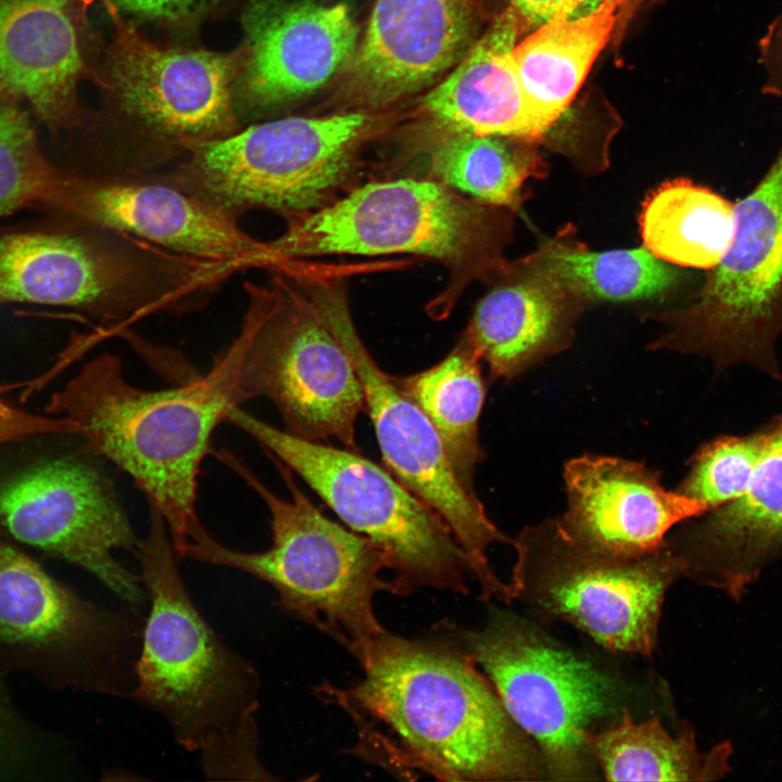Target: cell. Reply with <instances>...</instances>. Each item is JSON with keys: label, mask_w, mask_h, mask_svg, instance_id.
<instances>
[{"label": "cell", "mask_w": 782, "mask_h": 782, "mask_svg": "<svg viewBox=\"0 0 782 782\" xmlns=\"http://www.w3.org/2000/svg\"><path fill=\"white\" fill-rule=\"evenodd\" d=\"M354 656L363 678L320 691L367 732L363 745L374 746L384 766L442 781L548 780L537 744L477 666L444 639L384 630Z\"/></svg>", "instance_id": "6da1fadb"}, {"label": "cell", "mask_w": 782, "mask_h": 782, "mask_svg": "<svg viewBox=\"0 0 782 782\" xmlns=\"http://www.w3.org/2000/svg\"><path fill=\"white\" fill-rule=\"evenodd\" d=\"M251 333L244 315L232 343L204 375L162 390L129 383L121 358L104 353L86 363L47 405L71 422L85 450L115 464L163 517L176 556L193 529L198 475L214 429L243 403L240 373Z\"/></svg>", "instance_id": "7a4b0ae2"}, {"label": "cell", "mask_w": 782, "mask_h": 782, "mask_svg": "<svg viewBox=\"0 0 782 782\" xmlns=\"http://www.w3.org/2000/svg\"><path fill=\"white\" fill-rule=\"evenodd\" d=\"M136 552L151 608L131 696L161 714L182 747L202 753L207 778L244 775L260 764L258 673L197 609L176 566L167 526L152 506L148 534Z\"/></svg>", "instance_id": "3957f363"}, {"label": "cell", "mask_w": 782, "mask_h": 782, "mask_svg": "<svg viewBox=\"0 0 782 782\" xmlns=\"http://www.w3.org/2000/svg\"><path fill=\"white\" fill-rule=\"evenodd\" d=\"M505 207L458 193L432 179L403 176L352 188L326 206L287 218L267 241L277 264L326 255L415 254L450 272L428 312L444 317L475 279L502 268Z\"/></svg>", "instance_id": "277c9868"}, {"label": "cell", "mask_w": 782, "mask_h": 782, "mask_svg": "<svg viewBox=\"0 0 782 782\" xmlns=\"http://www.w3.org/2000/svg\"><path fill=\"white\" fill-rule=\"evenodd\" d=\"M216 457L237 472L263 500L270 513L272 545L247 553L217 542L199 524L181 557L241 570L268 583L278 606L328 634L353 655L386 629L374 610L380 592L393 594L382 554L365 537L324 516L302 492L292 470L268 455L291 497L269 490L239 458L226 450Z\"/></svg>", "instance_id": "5b68a950"}, {"label": "cell", "mask_w": 782, "mask_h": 782, "mask_svg": "<svg viewBox=\"0 0 782 782\" xmlns=\"http://www.w3.org/2000/svg\"><path fill=\"white\" fill-rule=\"evenodd\" d=\"M374 125L358 112L255 124L190 147L161 178L236 217L258 209L289 218L354 188Z\"/></svg>", "instance_id": "8992f818"}, {"label": "cell", "mask_w": 782, "mask_h": 782, "mask_svg": "<svg viewBox=\"0 0 782 782\" xmlns=\"http://www.w3.org/2000/svg\"><path fill=\"white\" fill-rule=\"evenodd\" d=\"M225 421L279 459L354 532L367 538L391 570L393 594L421 588L468 594L469 558L444 520L386 468L358 451L278 429L235 406Z\"/></svg>", "instance_id": "52a82bcc"}, {"label": "cell", "mask_w": 782, "mask_h": 782, "mask_svg": "<svg viewBox=\"0 0 782 782\" xmlns=\"http://www.w3.org/2000/svg\"><path fill=\"white\" fill-rule=\"evenodd\" d=\"M432 632L484 674L515 723L537 744L552 781L598 780L585 731L617 710L614 681L507 611L467 630L443 619Z\"/></svg>", "instance_id": "ba28073f"}, {"label": "cell", "mask_w": 782, "mask_h": 782, "mask_svg": "<svg viewBox=\"0 0 782 782\" xmlns=\"http://www.w3.org/2000/svg\"><path fill=\"white\" fill-rule=\"evenodd\" d=\"M210 267L142 240L55 232L0 238V305L84 308L105 320L178 311L207 291Z\"/></svg>", "instance_id": "9c48e42d"}, {"label": "cell", "mask_w": 782, "mask_h": 782, "mask_svg": "<svg viewBox=\"0 0 782 782\" xmlns=\"http://www.w3.org/2000/svg\"><path fill=\"white\" fill-rule=\"evenodd\" d=\"M512 545L514 601L611 652L653 655L665 595L682 577L668 543L642 555L608 553L572 539L554 518L524 528Z\"/></svg>", "instance_id": "30bf717a"}, {"label": "cell", "mask_w": 782, "mask_h": 782, "mask_svg": "<svg viewBox=\"0 0 782 782\" xmlns=\"http://www.w3.org/2000/svg\"><path fill=\"white\" fill-rule=\"evenodd\" d=\"M143 619L80 597L0 538V670L52 689L130 695Z\"/></svg>", "instance_id": "8fae6325"}, {"label": "cell", "mask_w": 782, "mask_h": 782, "mask_svg": "<svg viewBox=\"0 0 782 782\" xmlns=\"http://www.w3.org/2000/svg\"><path fill=\"white\" fill-rule=\"evenodd\" d=\"M269 269V286L245 283L251 333L241 399L272 401L293 436L333 438L358 451L355 422L365 399L354 366L301 281L283 267Z\"/></svg>", "instance_id": "7c38bea8"}, {"label": "cell", "mask_w": 782, "mask_h": 782, "mask_svg": "<svg viewBox=\"0 0 782 782\" xmlns=\"http://www.w3.org/2000/svg\"><path fill=\"white\" fill-rule=\"evenodd\" d=\"M734 212L727 253L708 270L695 302L670 315V332L652 346L708 357L717 373L744 364L781 380L782 143Z\"/></svg>", "instance_id": "4fadbf2b"}, {"label": "cell", "mask_w": 782, "mask_h": 782, "mask_svg": "<svg viewBox=\"0 0 782 782\" xmlns=\"http://www.w3.org/2000/svg\"><path fill=\"white\" fill-rule=\"evenodd\" d=\"M345 280L316 268L302 277L323 319L348 353L364 391L365 408L389 471L430 506L467 554L480 598L502 597L506 583L492 570L487 550L513 544L488 517L476 492L456 476L431 421L369 354L350 314Z\"/></svg>", "instance_id": "5bb4252c"}, {"label": "cell", "mask_w": 782, "mask_h": 782, "mask_svg": "<svg viewBox=\"0 0 782 782\" xmlns=\"http://www.w3.org/2000/svg\"><path fill=\"white\" fill-rule=\"evenodd\" d=\"M0 530L83 568L130 604L142 603L140 577L114 557L138 542L111 479L94 463L64 455L1 479Z\"/></svg>", "instance_id": "9a60e30c"}, {"label": "cell", "mask_w": 782, "mask_h": 782, "mask_svg": "<svg viewBox=\"0 0 782 782\" xmlns=\"http://www.w3.org/2000/svg\"><path fill=\"white\" fill-rule=\"evenodd\" d=\"M52 209L202 262L239 269L277 263L268 242L245 232L236 216L161 177L63 172Z\"/></svg>", "instance_id": "2e32d148"}, {"label": "cell", "mask_w": 782, "mask_h": 782, "mask_svg": "<svg viewBox=\"0 0 782 782\" xmlns=\"http://www.w3.org/2000/svg\"><path fill=\"white\" fill-rule=\"evenodd\" d=\"M236 54L159 47L118 25L110 74L122 108L150 134L185 151L238 130Z\"/></svg>", "instance_id": "e0dca14e"}, {"label": "cell", "mask_w": 782, "mask_h": 782, "mask_svg": "<svg viewBox=\"0 0 782 782\" xmlns=\"http://www.w3.org/2000/svg\"><path fill=\"white\" fill-rule=\"evenodd\" d=\"M564 482L567 508L556 518L562 529L585 545L619 555L657 551L670 530L709 510L666 490L657 470L615 456L568 461Z\"/></svg>", "instance_id": "ac0fdd59"}, {"label": "cell", "mask_w": 782, "mask_h": 782, "mask_svg": "<svg viewBox=\"0 0 782 782\" xmlns=\"http://www.w3.org/2000/svg\"><path fill=\"white\" fill-rule=\"evenodd\" d=\"M673 529L682 577L741 603L782 559V415L746 492Z\"/></svg>", "instance_id": "d6986e66"}, {"label": "cell", "mask_w": 782, "mask_h": 782, "mask_svg": "<svg viewBox=\"0 0 782 782\" xmlns=\"http://www.w3.org/2000/svg\"><path fill=\"white\" fill-rule=\"evenodd\" d=\"M243 25V90L255 108L282 104L315 91L356 51L357 29L342 3L251 0Z\"/></svg>", "instance_id": "ffe728a7"}, {"label": "cell", "mask_w": 782, "mask_h": 782, "mask_svg": "<svg viewBox=\"0 0 782 782\" xmlns=\"http://www.w3.org/2000/svg\"><path fill=\"white\" fill-rule=\"evenodd\" d=\"M470 28L469 0H376L353 56L354 88L373 105L420 89L459 58Z\"/></svg>", "instance_id": "44dd1931"}, {"label": "cell", "mask_w": 782, "mask_h": 782, "mask_svg": "<svg viewBox=\"0 0 782 782\" xmlns=\"http://www.w3.org/2000/svg\"><path fill=\"white\" fill-rule=\"evenodd\" d=\"M492 276L465 330L491 378L508 381L569 345L582 300L530 257Z\"/></svg>", "instance_id": "7402d4cb"}, {"label": "cell", "mask_w": 782, "mask_h": 782, "mask_svg": "<svg viewBox=\"0 0 782 782\" xmlns=\"http://www.w3.org/2000/svg\"><path fill=\"white\" fill-rule=\"evenodd\" d=\"M83 60L72 0H0V92L52 127L75 116Z\"/></svg>", "instance_id": "603a6c76"}, {"label": "cell", "mask_w": 782, "mask_h": 782, "mask_svg": "<svg viewBox=\"0 0 782 782\" xmlns=\"http://www.w3.org/2000/svg\"><path fill=\"white\" fill-rule=\"evenodd\" d=\"M522 25L509 7L424 100L436 128L538 142L545 133L510 60Z\"/></svg>", "instance_id": "cb8c5ba5"}, {"label": "cell", "mask_w": 782, "mask_h": 782, "mask_svg": "<svg viewBox=\"0 0 782 782\" xmlns=\"http://www.w3.org/2000/svg\"><path fill=\"white\" fill-rule=\"evenodd\" d=\"M613 3L577 17H553L510 51L528 104L546 134L570 105L616 22Z\"/></svg>", "instance_id": "d4e9b609"}, {"label": "cell", "mask_w": 782, "mask_h": 782, "mask_svg": "<svg viewBox=\"0 0 782 782\" xmlns=\"http://www.w3.org/2000/svg\"><path fill=\"white\" fill-rule=\"evenodd\" d=\"M583 742L609 781H716L730 773L734 754L730 741L702 752L689 723L671 735L656 717L636 722L625 707L613 726L585 731Z\"/></svg>", "instance_id": "484cf974"}, {"label": "cell", "mask_w": 782, "mask_h": 782, "mask_svg": "<svg viewBox=\"0 0 782 782\" xmlns=\"http://www.w3.org/2000/svg\"><path fill=\"white\" fill-rule=\"evenodd\" d=\"M419 154L417 177L440 182L477 201L514 209L522 187L544 174L534 142L492 135L438 129Z\"/></svg>", "instance_id": "4316f807"}, {"label": "cell", "mask_w": 782, "mask_h": 782, "mask_svg": "<svg viewBox=\"0 0 782 782\" xmlns=\"http://www.w3.org/2000/svg\"><path fill=\"white\" fill-rule=\"evenodd\" d=\"M640 230L644 248L656 257L710 270L733 240L734 202L690 179L670 180L644 200Z\"/></svg>", "instance_id": "83f0119b"}, {"label": "cell", "mask_w": 782, "mask_h": 782, "mask_svg": "<svg viewBox=\"0 0 782 782\" xmlns=\"http://www.w3.org/2000/svg\"><path fill=\"white\" fill-rule=\"evenodd\" d=\"M481 360L465 330L439 363L414 375L395 377L434 427L446 456L464 487L474 491V474L483 456L479 419L485 399Z\"/></svg>", "instance_id": "f1b7e54d"}, {"label": "cell", "mask_w": 782, "mask_h": 782, "mask_svg": "<svg viewBox=\"0 0 782 782\" xmlns=\"http://www.w3.org/2000/svg\"><path fill=\"white\" fill-rule=\"evenodd\" d=\"M530 258L582 301L656 298L681 280L676 268L644 247L594 252L581 243L555 239Z\"/></svg>", "instance_id": "f546056e"}, {"label": "cell", "mask_w": 782, "mask_h": 782, "mask_svg": "<svg viewBox=\"0 0 782 782\" xmlns=\"http://www.w3.org/2000/svg\"><path fill=\"white\" fill-rule=\"evenodd\" d=\"M779 417L749 433L724 434L703 444L691 457L689 470L674 491L709 510L740 499L753 480Z\"/></svg>", "instance_id": "4dcf8cb0"}, {"label": "cell", "mask_w": 782, "mask_h": 782, "mask_svg": "<svg viewBox=\"0 0 782 782\" xmlns=\"http://www.w3.org/2000/svg\"><path fill=\"white\" fill-rule=\"evenodd\" d=\"M62 172L41 153L25 112L0 92V218L31 204L51 207Z\"/></svg>", "instance_id": "1f68e13d"}, {"label": "cell", "mask_w": 782, "mask_h": 782, "mask_svg": "<svg viewBox=\"0 0 782 782\" xmlns=\"http://www.w3.org/2000/svg\"><path fill=\"white\" fill-rule=\"evenodd\" d=\"M0 670V781L43 782L55 771L52 739L16 706Z\"/></svg>", "instance_id": "d6a6232c"}, {"label": "cell", "mask_w": 782, "mask_h": 782, "mask_svg": "<svg viewBox=\"0 0 782 782\" xmlns=\"http://www.w3.org/2000/svg\"><path fill=\"white\" fill-rule=\"evenodd\" d=\"M0 386V445L47 434H72L70 421L59 416L33 414L10 404Z\"/></svg>", "instance_id": "836d02e7"}, {"label": "cell", "mask_w": 782, "mask_h": 782, "mask_svg": "<svg viewBox=\"0 0 782 782\" xmlns=\"http://www.w3.org/2000/svg\"><path fill=\"white\" fill-rule=\"evenodd\" d=\"M124 12L134 16L167 23L199 17L218 0H113Z\"/></svg>", "instance_id": "e575fe53"}, {"label": "cell", "mask_w": 782, "mask_h": 782, "mask_svg": "<svg viewBox=\"0 0 782 782\" xmlns=\"http://www.w3.org/2000/svg\"><path fill=\"white\" fill-rule=\"evenodd\" d=\"M563 0H512L510 8L522 27H539L555 16Z\"/></svg>", "instance_id": "d590c367"}, {"label": "cell", "mask_w": 782, "mask_h": 782, "mask_svg": "<svg viewBox=\"0 0 782 782\" xmlns=\"http://www.w3.org/2000/svg\"><path fill=\"white\" fill-rule=\"evenodd\" d=\"M625 1H627V0H563L560 7L554 17L572 16L575 13L578 12V10L581 5H584L590 2L595 3V5H598L601 3H613L618 7L620 3L625 2Z\"/></svg>", "instance_id": "8d00e7d4"}, {"label": "cell", "mask_w": 782, "mask_h": 782, "mask_svg": "<svg viewBox=\"0 0 782 782\" xmlns=\"http://www.w3.org/2000/svg\"><path fill=\"white\" fill-rule=\"evenodd\" d=\"M85 7L89 5L93 0H79Z\"/></svg>", "instance_id": "74e56055"}]
</instances>
